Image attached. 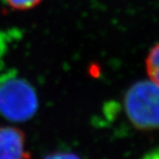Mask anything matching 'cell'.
Masks as SVG:
<instances>
[{"label":"cell","mask_w":159,"mask_h":159,"mask_svg":"<svg viewBox=\"0 0 159 159\" xmlns=\"http://www.w3.org/2000/svg\"><path fill=\"white\" fill-rule=\"evenodd\" d=\"M26 137L21 129L0 126V159L29 158L31 154L26 150Z\"/></svg>","instance_id":"obj_3"},{"label":"cell","mask_w":159,"mask_h":159,"mask_svg":"<svg viewBox=\"0 0 159 159\" xmlns=\"http://www.w3.org/2000/svg\"><path fill=\"white\" fill-rule=\"evenodd\" d=\"M10 7L15 10L26 11L37 7L42 0H6Z\"/></svg>","instance_id":"obj_5"},{"label":"cell","mask_w":159,"mask_h":159,"mask_svg":"<svg viewBox=\"0 0 159 159\" xmlns=\"http://www.w3.org/2000/svg\"><path fill=\"white\" fill-rule=\"evenodd\" d=\"M125 109L136 129H159V85L151 80L132 84L125 96Z\"/></svg>","instance_id":"obj_2"},{"label":"cell","mask_w":159,"mask_h":159,"mask_svg":"<svg viewBox=\"0 0 159 159\" xmlns=\"http://www.w3.org/2000/svg\"><path fill=\"white\" fill-rule=\"evenodd\" d=\"M39 108L35 88L26 80L8 72L0 76V114L12 122H26Z\"/></svg>","instance_id":"obj_1"},{"label":"cell","mask_w":159,"mask_h":159,"mask_svg":"<svg viewBox=\"0 0 159 159\" xmlns=\"http://www.w3.org/2000/svg\"><path fill=\"white\" fill-rule=\"evenodd\" d=\"M146 69L151 81L159 85V42L149 52L146 60Z\"/></svg>","instance_id":"obj_4"}]
</instances>
